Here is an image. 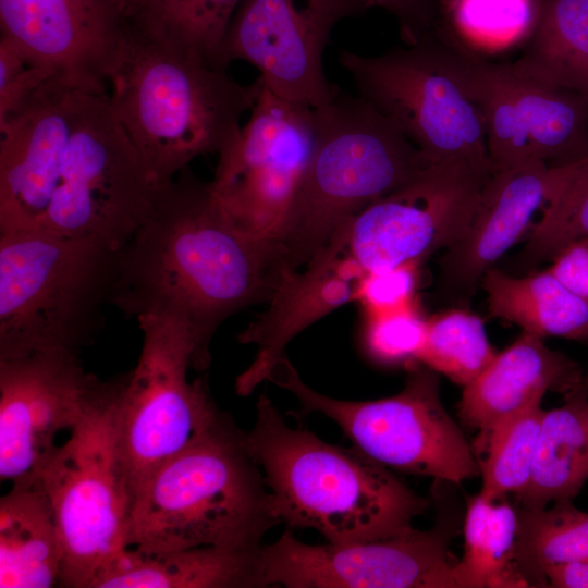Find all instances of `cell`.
<instances>
[{
	"mask_svg": "<svg viewBox=\"0 0 588 588\" xmlns=\"http://www.w3.org/2000/svg\"><path fill=\"white\" fill-rule=\"evenodd\" d=\"M125 23L113 0H0L2 37L54 76L101 89Z\"/></svg>",
	"mask_w": 588,
	"mask_h": 588,
	"instance_id": "18",
	"label": "cell"
},
{
	"mask_svg": "<svg viewBox=\"0 0 588 588\" xmlns=\"http://www.w3.org/2000/svg\"><path fill=\"white\" fill-rule=\"evenodd\" d=\"M365 8L382 9L393 15L400 25L405 44H413L429 32L437 19L433 0H358Z\"/></svg>",
	"mask_w": 588,
	"mask_h": 588,
	"instance_id": "36",
	"label": "cell"
},
{
	"mask_svg": "<svg viewBox=\"0 0 588 588\" xmlns=\"http://www.w3.org/2000/svg\"><path fill=\"white\" fill-rule=\"evenodd\" d=\"M293 271L274 240L243 230L210 182L185 168L159 188L150 213L120 249L112 305L136 319L181 318L207 368L219 326L269 302Z\"/></svg>",
	"mask_w": 588,
	"mask_h": 588,
	"instance_id": "2",
	"label": "cell"
},
{
	"mask_svg": "<svg viewBox=\"0 0 588 588\" xmlns=\"http://www.w3.org/2000/svg\"><path fill=\"white\" fill-rule=\"evenodd\" d=\"M419 264H405L365 274L357 285L356 301L367 314H378L415 304Z\"/></svg>",
	"mask_w": 588,
	"mask_h": 588,
	"instance_id": "34",
	"label": "cell"
},
{
	"mask_svg": "<svg viewBox=\"0 0 588 588\" xmlns=\"http://www.w3.org/2000/svg\"><path fill=\"white\" fill-rule=\"evenodd\" d=\"M267 380L291 392L305 413L333 420L364 454L396 471L460 485L480 475L474 448L440 399L437 372L411 365L404 389L372 401H343L308 387L283 355Z\"/></svg>",
	"mask_w": 588,
	"mask_h": 588,
	"instance_id": "9",
	"label": "cell"
},
{
	"mask_svg": "<svg viewBox=\"0 0 588 588\" xmlns=\"http://www.w3.org/2000/svg\"><path fill=\"white\" fill-rule=\"evenodd\" d=\"M357 95L430 161L462 160L491 174L483 117L430 30L379 56L339 53Z\"/></svg>",
	"mask_w": 588,
	"mask_h": 588,
	"instance_id": "11",
	"label": "cell"
},
{
	"mask_svg": "<svg viewBox=\"0 0 588 588\" xmlns=\"http://www.w3.org/2000/svg\"><path fill=\"white\" fill-rule=\"evenodd\" d=\"M547 586L554 588H588V562L559 564L543 571Z\"/></svg>",
	"mask_w": 588,
	"mask_h": 588,
	"instance_id": "39",
	"label": "cell"
},
{
	"mask_svg": "<svg viewBox=\"0 0 588 588\" xmlns=\"http://www.w3.org/2000/svg\"><path fill=\"white\" fill-rule=\"evenodd\" d=\"M572 163L530 160L488 176L467 230L440 261L444 295L474 294L487 270L530 229L535 213L565 180Z\"/></svg>",
	"mask_w": 588,
	"mask_h": 588,
	"instance_id": "19",
	"label": "cell"
},
{
	"mask_svg": "<svg viewBox=\"0 0 588 588\" xmlns=\"http://www.w3.org/2000/svg\"><path fill=\"white\" fill-rule=\"evenodd\" d=\"M544 409L541 403L530 405L497 422L476 444L486 458L479 462L482 487L480 494L498 501L506 494L518 495L529 483L537 452Z\"/></svg>",
	"mask_w": 588,
	"mask_h": 588,
	"instance_id": "29",
	"label": "cell"
},
{
	"mask_svg": "<svg viewBox=\"0 0 588 588\" xmlns=\"http://www.w3.org/2000/svg\"><path fill=\"white\" fill-rule=\"evenodd\" d=\"M588 480V387L565 394V403L544 411L529 483L519 507L543 509L572 500Z\"/></svg>",
	"mask_w": 588,
	"mask_h": 588,
	"instance_id": "24",
	"label": "cell"
},
{
	"mask_svg": "<svg viewBox=\"0 0 588 588\" xmlns=\"http://www.w3.org/2000/svg\"><path fill=\"white\" fill-rule=\"evenodd\" d=\"M106 81L113 111L159 187L234 140L264 85L260 76L243 85L198 52L128 22Z\"/></svg>",
	"mask_w": 588,
	"mask_h": 588,
	"instance_id": "3",
	"label": "cell"
},
{
	"mask_svg": "<svg viewBox=\"0 0 588 588\" xmlns=\"http://www.w3.org/2000/svg\"><path fill=\"white\" fill-rule=\"evenodd\" d=\"M453 525V524H452ZM445 517L428 530L347 544H309L286 529L262 544L264 587L460 588L450 552L455 529Z\"/></svg>",
	"mask_w": 588,
	"mask_h": 588,
	"instance_id": "15",
	"label": "cell"
},
{
	"mask_svg": "<svg viewBox=\"0 0 588 588\" xmlns=\"http://www.w3.org/2000/svg\"><path fill=\"white\" fill-rule=\"evenodd\" d=\"M315 108L261 87L247 123L219 154L211 188L246 232L274 240L309 160Z\"/></svg>",
	"mask_w": 588,
	"mask_h": 588,
	"instance_id": "13",
	"label": "cell"
},
{
	"mask_svg": "<svg viewBox=\"0 0 588 588\" xmlns=\"http://www.w3.org/2000/svg\"><path fill=\"white\" fill-rule=\"evenodd\" d=\"M495 354L481 318L465 310L451 309L427 320L418 363L464 388Z\"/></svg>",
	"mask_w": 588,
	"mask_h": 588,
	"instance_id": "31",
	"label": "cell"
},
{
	"mask_svg": "<svg viewBox=\"0 0 588 588\" xmlns=\"http://www.w3.org/2000/svg\"><path fill=\"white\" fill-rule=\"evenodd\" d=\"M136 320L143 344L135 368L125 375L119 418L120 457L132 501L149 476L220 411L207 382L187 378L191 367L206 369L188 326L167 314Z\"/></svg>",
	"mask_w": 588,
	"mask_h": 588,
	"instance_id": "10",
	"label": "cell"
},
{
	"mask_svg": "<svg viewBox=\"0 0 588 588\" xmlns=\"http://www.w3.org/2000/svg\"><path fill=\"white\" fill-rule=\"evenodd\" d=\"M516 512L515 559L529 587H547L543 571L549 566L588 562V513L572 500Z\"/></svg>",
	"mask_w": 588,
	"mask_h": 588,
	"instance_id": "28",
	"label": "cell"
},
{
	"mask_svg": "<svg viewBox=\"0 0 588 588\" xmlns=\"http://www.w3.org/2000/svg\"><path fill=\"white\" fill-rule=\"evenodd\" d=\"M54 76L28 59L17 47L0 39V121L11 113L34 89Z\"/></svg>",
	"mask_w": 588,
	"mask_h": 588,
	"instance_id": "35",
	"label": "cell"
},
{
	"mask_svg": "<svg viewBox=\"0 0 588 588\" xmlns=\"http://www.w3.org/2000/svg\"><path fill=\"white\" fill-rule=\"evenodd\" d=\"M549 270L566 287L588 302V238L565 247Z\"/></svg>",
	"mask_w": 588,
	"mask_h": 588,
	"instance_id": "37",
	"label": "cell"
},
{
	"mask_svg": "<svg viewBox=\"0 0 588 588\" xmlns=\"http://www.w3.org/2000/svg\"><path fill=\"white\" fill-rule=\"evenodd\" d=\"M246 432L221 409L133 498L126 544L146 553L259 549L280 524Z\"/></svg>",
	"mask_w": 588,
	"mask_h": 588,
	"instance_id": "5",
	"label": "cell"
},
{
	"mask_svg": "<svg viewBox=\"0 0 588 588\" xmlns=\"http://www.w3.org/2000/svg\"><path fill=\"white\" fill-rule=\"evenodd\" d=\"M63 548L39 477L11 482L0 498V588L60 587Z\"/></svg>",
	"mask_w": 588,
	"mask_h": 588,
	"instance_id": "23",
	"label": "cell"
},
{
	"mask_svg": "<svg viewBox=\"0 0 588 588\" xmlns=\"http://www.w3.org/2000/svg\"><path fill=\"white\" fill-rule=\"evenodd\" d=\"M427 320L415 304L367 314L363 344L367 354L384 365L414 364L424 345Z\"/></svg>",
	"mask_w": 588,
	"mask_h": 588,
	"instance_id": "33",
	"label": "cell"
},
{
	"mask_svg": "<svg viewBox=\"0 0 588 588\" xmlns=\"http://www.w3.org/2000/svg\"><path fill=\"white\" fill-rule=\"evenodd\" d=\"M366 10L358 0H242L217 63L256 66L275 95L313 108L340 93L323 71V51L334 26Z\"/></svg>",
	"mask_w": 588,
	"mask_h": 588,
	"instance_id": "16",
	"label": "cell"
},
{
	"mask_svg": "<svg viewBox=\"0 0 588 588\" xmlns=\"http://www.w3.org/2000/svg\"><path fill=\"white\" fill-rule=\"evenodd\" d=\"M429 162L358 95L339 93L315 108L313 150L274 238L290 267L306 265L359 211Z\"/></svg>",
	"mask_w": 588,
	"mask_h": 588,
	"instance_id": "6",
	"label": "cell"
},
{
	"mask_svg": "<svg viewBox=\"0 0 588 588\" xmlns=\"http://www.w3.org/2000/svg\"><path fill=\"white\" fill-rule=\"evenodd\" d=\"M481 285L491 316L524 332L578 340L588 338V302L566 287L549 269L514 277L490 268Z\"/></svg>",
	"mask_w": 588,
	"mask_h": 588,
	"instance_id": "25",
	"label": "cell"
},
{
	"mask_svg": "<svg viewBox=\"0 0 588 588\" xmlns=\"http://www.w3.org/2000/svg\"><path fill=\"white\" fill-rule=\"evenodd\" d=\"M241 1L172 0L155 27L147 32L169 44L192 49L219 65L220 47Z\"/></svg>",
	"mask_w": 588,
	"mask_h": 588,
	"instance_id": "32",
	"label": "cell"
},
{
	"mask_svg": "<svg viewBox=\"0 0 588 588\" xmlns=\"http://www.w3.org/2000/svg\"><path fill=\"white\" fill-rule=\"evenodd\" d=\"M519 73L588 99V0H537Z\"/></svg>",
	"mask_w": 588,
	"mask_h": 588,
	"instance_id": "26",
	"label": "cell"
},
{
	"mask_svg": "<svg viewBox=\"0 0 588 588\" xmlns=\"http://www.w3.org/2000/svg\"><path fill=\"white\" fill-rule=\"evenodd\" d=\"M584 379L576 363L547 347L541 338L523 332L464 387L458 417L481 437L503 418L541 403L547 392L565 395Z\"/></svg>",
	"mask_w": 588,
	"mask_h": 588,
	"instance_id": "21",
	"label": "cell"
},
{
	"mask_svg": "<svg viewBox=\"0 0 588 588\" xmlns=\"http://www.w3.org/2000/svg\"><path fill=\"white\" fill-rule=\"evenodd\" d=\"M119 252L89 238L0 232V359L90 345L112 304Z\"/></svg>",
	"mask_w": 588,
	"mask_h": 588,
	"instance_id": "7",
	"label": "cell"
},
{
	"mask_svg": "<svg viewBox=\"0 0 588 588\" xmlns=\"http://www.w3.org/2000/svg\"><path fill=\"white\" fill-rule=\"evenodd\" d=\"M584 382L588 387V373H587L586 378L584 379Z\"/></svg>",
	"mask_w": 588,
	"mask_h": 588,
	"instance_id": "40",
	"label": "cell"
},
{
	"mask_svg": "<svg viewBox=\"0 0 588 588\" xmlns=\"http://www.w3.org/2000/svg\"><path fill=\"white\" fill-rule=\"evenodd\" d=\"M430 33L482 113L491 173L530 160L563 166L588 155L587 98L490 61L442 27Z\"/></svg>",
	"mask_w": 588,
	"mask_h": 588,
	"instance_id": "12",
	"label": "cell"
},
{
	"mask_svg": "<svg viewBox=\"0 0 588 588\" xmlns=\"http://www.w3.org/2000/svg\"><path fill=\"white\" fill-rule=\"evenodd\" d=\"M345 223L298 272L280 285L267 310L240 335L242 344L257 351L250 365L235 380V391L247 396L266 381L286 344L306 327L343 304L356 301L360 269L345 253Z\"/></svg>",
	"mask_w": 588,
	"mask_h": 588,
	"instance_id": "20",
	"label": "cell"
},
{
	"mask_svg": "<svg viewBox=\"0 0 588 588\" xmlns=\"http://www.w3.org/2000/svg\"><path fill=\"white\" fill-rule=\"evenodd\" d=\"M159 188L105 89L51 76L0 121V232L121 249Z\"/></svg>",
	"mask_w": 588,
	"mask_h": 588,
	"instance_id": "1",
	"label": "cell"
},
{
	"mask_svg": "<svg viewBox=\"0 0 588 588\" xmlns=\"http://www.w3.org/2000/svg\"><path fill=\"white\" fill-rule=\"evenodd\" d=\"M78 355L34 353L0 359V479L38 477L106 387Z\"/></svg>",
	"mask_w": 588,
	"mask_h": 588,
	"instance_id": "17",
	"label": "cell"
},
{
	"mask_svg": "<svg viewBox=\"0 0 588 588\" xmlns=\"http://www.w3.org/2000/svg\"><path fill=\"white\" fill-rule=\"evenodd\" d=\"M125 21L150 30L172 0H113Z\"/></svg>",
	"mask_w": 588,
	"mask_h": 588,
	"instance_id": "38",
	"label": "cell"
},
{
	"mask_svg": "<svg viewBox=\"0 0 588 588\" xmlns=\"http://www.w3.org/2000/svg\"><path fill=\"white\" fill-rule=\"evenodd\" d=\"M124 381L125 375L107 381L38 475L63 548L60 587L91 588L127 548L132 500L119 449Z\"/></svg>",
	"mask_w": 588,
	"mask_h": 588,
	"instance_id": "8",
	"label": "cell"
},
{
	"mask_svg": "<svg viewBox=\"0 0 588 588\" xmlns=\"http://www.w3.org/2000/svg\"><path fill=\"white\" fill-rule=\"evenodd\" d=\"M489 175L462 160L429 162L347 222L346 255L365 275L446 249L467 230Z\"/></svg>",
	"mask_w": 588,
	"mask_h": 588,
	"instance_id": "14",
	"label": "cell"
},
{
	"mask_svg": "<svg viewBox=\"0 0 588 588\" xmlns=\"http://www.w3.org/2000/svg\"><path fill=\"white\" fill-rule=\"evenodd\" d=\"M260 548L234 551L200 547L157 553L126 548L91 588L264 587Z\"/></svg>",
	"mask_w": 588,
	"mask_h": 588,
	"instance_id": "22",
	"label": "cell"
},
{
	"mask_svg": "<svg viewBox=\"0 0 588 588\" xmlns=\"http://www.w3.org/2000/svg\"><path fill=\"white\" fill-rule=\"evenodd\" d=\"M464 554L456 563L460 588H524L516 559L517 512L509 502L468 499Z\"/></svg>",
	"mask_w": 588,
	"mask_h": 588,
	"instance_id": "27",
	"label": "cell"
},
{
	"mask_svg": "<svg viewBox=\"0 0 588 588\" xmlns=\"http://www.w3.org/2000/svg\"><path fill=\"white\" fill-rule=\"evenodd\" d=\"M246 442L280 522L314 529L329 543L404 535L431 505L354 445H334L291 427L266 394L258 399Z\"/></svg>",
	"mask_w": 588,
	"mask_h": 588,
	"instance_id": "4",
	"label": "cell"
},
{
	"mask_svg": "<svg viewBox=\"0 0 588 588\" xmlns=\"http://www.w3.org/2000/svg\"><path fill=\"white\" fill-rule=\"evenodd\" d=\"M540 211L539 221L530 226L526 244L515 257L518 272L554 259L572 243L588 238V155L572 163Z\"/></svg>",
	"mask_w": 588,
	"mask_h": 588,
	"instance_id": "30",
	"label": "cell"
}]
</instances>
